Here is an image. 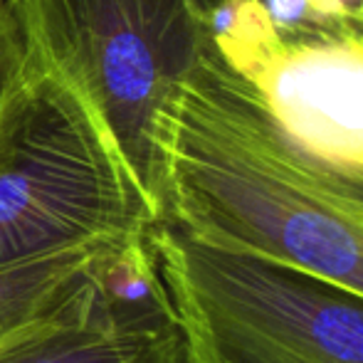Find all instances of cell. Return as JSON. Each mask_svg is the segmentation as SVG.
Returning <instances> with one entry per match:
<instances>
[{
    "label": "cell",
    "instance_id": "1",
    "mask_svg": "<svg viewBox=\"0 0 363 363\" xmlns=\"http://www.w3.org/2000/svg\"><path fill=\"white\" fill-rule=\"evenodd\" d=\"M161 223L363 296V166L299 144L213 35L168 116Z\"/></svg>",
    "mask_w": 363,
    "mask_h": 363
},
{
    "label": "cell",
    "instance_id": "2",
    "mask_svg": "<svg viewBox=\"0 0 363 363\" xmlns=\"http://www.w3.org/2000/svg\"><path fill=\"white\" fill-rule=\"evenodd\" d=\"M158 225L91 109L33 50L23 86L0 106V269Z\"/></svg>",
    "mask_w": 363,
    "mask_h": 363
},
{
    "label": "cell",
    "instance_id": "3",
    "mask_svg": "<svg viewBox=\"0 0 363 363\" xmlns=\"http://www.w3.org/2000/svg\"><path fill=\"white\" fill-rule=\"evenodd\" d=\"M33 50L82 96L161 223L168 116L211 35L203 0H15Z\"/></svg>",
    "mask_w": 363,
    "mask_h": 363
},
{
    "label": "cell",
    "instance_id": "4",
    "mask_svg": "<svg viewBox=\"0 0 363 363\" xmlns=\"http://www.w3.org/2000/svg\"><path fill=\"white\" fill-rule=\"evenodd\" d=\"M186 363H363V296L158 225Z\"/></svg>",
    "mask_w": 363,
    "mask_h": 363
},
{
    "label": "cell",
    "instance_id": "5",
    "mask_svg": "<svg viewBox=\"0 0 363 363\" xmlns=\"http://www.w3.org/2000/svg\"><path fill=\"white\" fill-rule=\"evenodd\" d=\"M156 233L131 245L74 304L3 341L0 363H186Z\"/></svg>",
    "mask_w": 363,
    "mask_h": 363
},
{
    "label": "cell",
    "instance_id": "6",
    "mask_svg": "<svg viewBox=\"0 0 363 363\" xmlns=\"http://www.w3.org/2000/svg\"><path fill=\"white\" fill-rule=\"evenodd\" d=\"M363 15L339 25L277 33L228 57L277 121L321 156L363 166Z\"/></svg>",
    "mask_w": 363,
    "mask_h": 363
},
{
    "label": "cell",
    "instance_id": "7",
    "mask_svg": "<svg viewBox=\"0 0 363 363\" xmlns=\"http://www.w3.org/2000/svg\"><path fill=\"white\" fill-rule=\"evenodd\" d=\"M144 238L116 245L65 250L0 269V344L74 304L109 272L111 264L131 245Z\"/></svg>",
    "mask_w": 363,
    "mask_h": 363
},
{
    "label": "cell",
    "instance_id": "8",
    "mask_svg": "<svg viewBox=\"0 0 363 363\" xmlns=\"http://www.w3.org/2000/svg\"><path fill=\"white\" fill-rule=\"evenodd\" d=\"M33 65V43L15 0H0V106L23 86Z\"/></svg>",
    "mask_w": 363,
    "mask_h": 363
},
{
    "label": "cell",
    "instance_id": "9",
    "mask_svg": "<svg viewBox=\"0 0 363 363\" xmlns=\"http://www.w3.org/2000/svg\"><path fill=\"white\" fill-rule=\"evenodd\" d=\"M311 13L321 23H346L363 15V0H309Z\"/></svg>",
    "mask_w": 363,
    "mask_h": 363
}]
</instances>
